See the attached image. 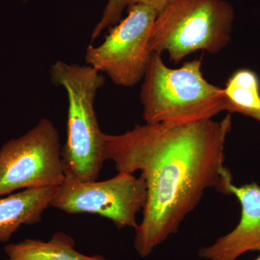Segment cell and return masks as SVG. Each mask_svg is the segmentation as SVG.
<instances>
[{"instance_id":"cell-2","label":"cell","mask_w":260,"mask_h":260,"mask_svg":"<svg viewBox=\"0 0 260 260\" xmlns=\"http://www.w3.org/2000/svg\"><path fill=\"white\" fill-rule=\"evenodd\" d=\"M51 80L66 91L68 100L67 139L61 147V164L67 180L97 181L106 158L107 134L95 111L98 91L105 83L92 67L57 61L49 69Z\"/></svg>"},{"instance_id":"cell-3","label":"cell","mask_w":260,"mask_h":260,"mask_svg":"<svg viewBox=\"0 0 260 260\" xmlns=\"http://www.w3.org/2000/svg\"><path fill=\"white\" fill-rule=\"evenodd\" d=\"M202 64L200 58L174 69L165 64L161 54L152 53L140 91L145 123L188 124L227 111L223 88L205 79Z\"/></svg>"},{"instance_id":"cell-10","label":"cell","mask_w":260,"mask_h":260,"mask_svg":"<svg viewBox=\"0 0 260 260\" xmlns=\"http://www.w3.org/2000/svg\"><path fill=\"white\" fill-rule=\"evenodd\" d=\"M4 260H110L102 255L88 256L75 249V241L64 232H56L49 241L27 239L8 244Z\"/></svg>"},{"instance_id":"cell-8","label":"cell","mask_w":260,"mask_h":260,"mask_svg":"<svg viewBox=\"0 0 260 260\" xmlns=\"http://www.w3.org/2000/svg\"><path fill=\"white\" fill-rule=\"evenodd\" d=\"M230 191L242 207L239 223L211 245L201 248L198 255L202 259L236 260L248 251H260V186L255 182L232 184Z\"/></svg>"},{"instance_id":"cell-16","label":"cell","mask_w":260,"mask_h":260,"mask_svg":"<svg viewBox=\"0 0 260 260\" xmlns=\"http://www.w3.org/2000/svg\"><path fill=\"white\" fill-rule=\"evenodd\" d=\"M28 1V0H23L24 3H25V2Z\"/></svg>"},{"instance_id":"cell-12","label":"cell","mask_w":260,"mask_h":260,"mask_svg":"<svg viewBox=\"0 0 260 260\" xmlns=\"http://www.w3.org/2000/svg\"><path fill=\"white\" fill-rule=\"evenodd\" d=\"M129 4V0H109L102 18L91 34V43L100 37L105 29L111 28L121 20V17Z\"/></svg>"},{"instance_id":"cell-13","label":"cell","mask_w":260,"mask_h":260,"mask_svg":"<svg viewBox=\"0 0 260 260\" xmlns=\"http://www.w3.org/2000/svg\"><path fill=\"white\" fill-rule=\"evenodd\" d=\"M171 1L172 0H129L128 6L137 4L146 5L155 10L158 15Z\"/></svg>"},{"instance_id":"cell-5","label":"cell","mask_w":260,"mask_h":260,"mask_svg":"<svg viewBox=\"0 0 260 260\" xmlns=\"http://www.w3.org/2000/svg\"><path fill=\"white\" fill-rule=\"evenodd\" d=\"M60 137L54 123L37 125L0 148V197L22 189L59 186L65 178Z\"/></svg>"},{"instance_id":"cell-7","label":"cell","mask_w":260,"mask_h":260,"mask_svg":"<svg viewBox=\"0 0 260 260\" xmlns=\"http://www.w3.org/2000/svg\"><path fill=\"white\" fill-rule=\"evenodd\" d=\"M147 200L146 183L140 175L120 172L108 180L75 182L58 186L51 207L69 215L93 214L112 220L117 229H137V214Z\"/></svg>"},{"instance_id":"cell-6","label":"cell","mask_w":260,"mask_h":260,"mask_svg":"<svg viewBox=\"0 0 260 260\" xmlns=\"http://www.w3.org/2000/svg\"><path fill=\"white\" fill-rule=\"evenodd\" d=\"M127 8V16L111 27L102 44L87 47L85 59L116 85L130 88L143 80L148 70L152 55L149 41L158 13L146 5Z\"/></svg>"},{"instance_id":"cell-9","label":"cell","mask_w":260,"mask_h":260,"mask_svg":"<svg viewBox=\"0 0 260 260\" xmlns=\"http://www.w3.org/2000/svg\"><path fill=\"white\" fill-rule=\"evenodd\" d=\"M57 187L25 189L0 197V242H8L21 225L40 223L43 213L51 207Z\"/></svg>"},{"instance_id":"cell-11","label":"cell","mask_w":260,"mask_h":260,"mask_svg":"<svg viewBox=\"0 0 260 260\" xmlns=\"http://www.w3.org/2000/svg\"><path fill=\"white\" fill-rule=\"evenodd\" d=\"M227 112L249 116L260 111V83L252 70L241 69L228 79L223 88Z\"/></svg>"},{"instance_id":"cell-1","label":"cell","mask_w":260,"mask_h":260,"mask_svg":"<svg viewBox=\"0 0 260 260\" xmlns=\"http://www.w3.org/2000/svg\"><path fill=\"white\" fill-rule=\"evenodd\" d=\"M232 119L229 113L220 121L145 123L121 135H107V160L119 173L140 171L146 183V203L134 241L141 257L177 234L207 189L232 195V173L224 165Z\"/></svg>"},{"instance_id":"cell-14","label":"cell","mask_w":260,"mask_h":260,"mask_svg":"<svg viewBox=\"0 0 260 260\" xmlns=\"http://www.w3.org/2000/svg\"><path fill=\"white\" fill-rule=\"evenodd\" d=\"M249 117L253 118V119H256V120L260 121V111L259 112H256L251 113Z\"/></svg>"},{"instance_id":"cell-4","label":"cell","mask_w":260,"mask_h":260,"mask_svg":"<svg viewBox=\"0 0 260 260\" xmlns=\"http://www.w3.org/2000/svg\"><path fill=\"white\" fill-rule=\"evenodd\" d=\"M234 20L225 0H172L157 15L149 49L175 64L197 51L217 54L231 42Z\"/></svg>"},{"instance_id":"cell-15","label":"cell","mask_w":260,"mask_h":260,"mask_svg":"<svg viewBox=\"0 0 260 260\" xmlns=\"http://www.w3.org/2000/svg\"><path fill=\"white\" fill-rule=\"evenodd\" d=\"M253 260H260V254H259V255L256 258V259H254Z\"/></svg>"}]
</instances>
